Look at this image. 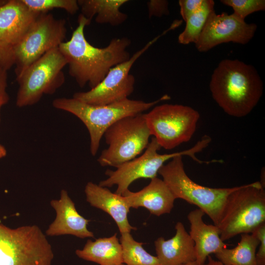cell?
<instances>
[{"mask_svg": "<svg viewBox=\"0 0 265 265\" xmlns=\"http://www.w3.org/2000/svg\"><path fill=\"white\" fill-rule=\"evenodd\" d=\"M90 23L80 14L71 38L58 47L67 62L69 75L80 87L88 84L90 89L97 86L111 68L130 59L127 49L131 43L128 38H115L105 48L93 46L84 32Z\"/></svg>", "mask_w": 265, "mask_h": 265, "instance_id": "cell-1", "label": "cell"}, {"mask_svg": "<svg viewBox=\"0 0 265 265\" xmlns=\"http://www.w3.org/2000/svg\"><path fill=\"white\" fill-rule=\"evenodd\" d=\"M209 86L219 106L237 118L248 115L263 94V83L256 69L238 59L221 60L212 75Z\"/></svg>", "mask_w": 265, "mask_h": 265, "instance_id": "cell-2", "label": "cell"}, {"mask_svg": "<svg viewBox=\"0 0 265 265\" xmlns=\"http://www.w3.org/2000/svg\"><path fill=\"white\" fill-rule=\"evenodd\" d=\"M170 99V97L165 94L151 102L128 98L110 104L94 105L74 98L62 97L54 99L52 104L56 109L74 115L84 124L90 136V153L95 156L105 132L114 123L124 117L142 113L159 103Z\"/></svg>", "mask_w": 265, "mask_h": 265, "instance_id": "cell-3", "label": "cell"}, {"mask_svg": "<svg viewBox=\"0 0 265 265\" xmlns=\"http://www.w3.org/2000/svg\"><path fill=\"white\" fill-rule=\"evenodd\" d=\"M182 157L177 156L171 159L158 173L176 199L196 206L217 226L228 196L239 186L212 188L194 182L185 171Z\"/></svg>", "mask_w": 265, "mask_h": 265, "instance_id": "cell-4", "label": "cell"}, {"mask_svg": "<svg viewBox=\"0 0 265 265\" xmlns=\"http://www.w3.org/2000/svg\"><path fill=\"white\" fill-rule=\"evenodd\" d=\"M265 223V191L260 182L240 186L228 197L217 226L222 241L252 233Z\"/></svg>", "mask_w": 265, "mask_h": 265, "instance_id": "cell-5", "label": "cell"}, {"mask_svg": "<svg viewBox=\"0 0 265 265\" xmlns=\"http://www.w3.org/2000/svg\"><path fill=\"white\" fill-rule=\"evenodd\" d=\"M211 138L204 135L193 147L182 151L160 154L158 151L161 148L156 139L152 137L142 155L116 167L115 170H107L106 174L108 178L101 181L99 185L111 187L117 185L115 193L122 195L134 181L141 179H150L157 177L160 168L165 163L177 156H187L199 163H209L210 161L201 160L196 154L201 152L211 143Z\"/></svg>", "mask_w": 265, "mask_h": 265, "instance_id": "cell-6", "label": "cell"}, {"mask_svg": "<svg viewBox=\"0 0 265 265\" xmlns=\"http://www.w3.org/2000/svg\"><path fill=\"white\" fill-rule=\"evenodd\" d=\"M54 254L36 225L10 228L0 223V265H52Z\"/></svg>", "mask_w": 265, "mask_h": 265, "instance_id": "cell-7", "label": "cell"}, {"mask_svg": "<svg viewBox=\"0 0 265 265\" xmlns=\"http://www.w3.org/2000/svg\"><path fill=\"white\" fill-rule=\"evenodd\" d=\"M67 62L58 47L52 49L16 77L19 87L16 104L19 107L37 103L44 95L54 94L65 82Z\"/></svg>", "mask_w": 265, "mask_h": 265, "instance_id": "cell-8", "label": "cell"}, {"mask_svg": "<svg viewBox=\"0 0 265 265\" xmlns=\"http://www.w3.org/2000/svg\"><path fill=\"white\" fill-rule=\"evenodd\" d=\"M151 134L144 113L122 118L105 132L108 145L98 159L102 166L117 167L139 155L149 143Z\"/></svg>", "mask_w": 265, "mask_h": 265, "instance_id": "cell-9", "label": "cell"}, {"mask_svg": "<svg viewBox=\"0 0 265 265\" xmlns=\"http://www.w3.org/2000/svg\"><path fill=\"white\" fill-rule=\"evenodd\" d=\"M144 114L151 135L166 150L189 141L200 117L189 106L171 104L157 105Z\"/></svg>", "mask_w": 265, "mask_h": 265, "instance_id": "cell-10", "label": "cell"}, {"mask_svg": "<svg viewBox=\"0 0 265 265\" xmlns=\"http://www.w3.org/2000/svg\"><path fill=\"white\" fill-rule=\"evenodd\" d=\"M67 28L64 19L40 13L24 36L13 46L16 77L44 54L64 42Z\"/></svg>", "mask_w": 265, "mask_h": 265, "instance_id": "cell-11", "label": "cell"}, {"mask_svg": "<svg viewBox=\"0 0 265 265\" xmlns=\"http://www.w3.org/2000/svg\"><path fill=\"white\" fill-rule=\"evenodd\" d=\"M172 29V27L170 26L135 52L129 59L111 68L95 87L88 91L76 92L73 98L94 105H106L128 99L133 91L135 83L134 77L129 73L132 67L160 37Z\"/></svg>", "mask_w": 265, "mask_h": 265, "instance_id": "cell-12", "label": "cell"}, {"mask_svg": "<svg viewBox=\"0 0 265 265\" xmlns=\"http://www.w3.org/2000/svg\"><path fill=\"white\" fill-rule=\"evenodd\" d=\"M257 28L256 24H248L233 13L216 14L214 10L209 15L195 47L200 52H206L222 43L246 44Z\"/></svg>", "mask_w": 265, "mask_h": 265, "instance_id": "cell-13", "label": "cell"}, {"mask_svg": "<svg viewBox=\"0 0 265 265\" xmlns=\"http://www.w3.org/2000/svg\"><path fill=\"white\" fill-rule=\"evenodd\" d=\"M50 204L55 211L56 216L47 229L46 235H70L81 238L94 237L87 228L90 220L78 212L66 190L62 189L59 199L52 200Z\"/></svg>", "mask_w": 265, "mask_h": 265, "instance_id": "cell-14", "label": "cell"}, {"mask_svg": "<svg viewBox=\"0 0 265 265\" xmlns=\"http://www.w3.org/2000/svg\"><path fill=\"white\" fill-rule=\"evenodd\" d=\"M40 14L30 9L22 0H7L0 6V41L16 45Z\"/></svg>", "mask_w": 265, "mask_h": 265, "instance_id": "cell-15", "label": "cell"}, {"mask_svg": "<svg viewBox=\"0 0 265 265\" xmlns=\"http://www.w3.org/2000/svg\"><path fill=\"white\" fill-rule=\"evenodd\" d=\"M122 195L130 208L143 207L158 216L170 213L176 199L163 180L157 177L141 190L132 192L127 189Z\"/></svg>", "mask_w": 265, "mask_h": 265, "instance_id": "cell-16", "label": "cell"}, {"mask_svg": "<svg viewBox=\"0 0 265 265\" xmlns=\"http://www.w3.org/2000/svg\"><path fill=\"white\" fill-rule=\"evenodd\" d=\"M84 192L86 201L91 206L103 210L111 216L121 234L136 229L129 222L127 215L130 208L123 195L113 193L107 187L91 182L86 185Z\"/></svg>", "mask_w": 265, "mask_h": 265, "instance_id": "cell-17", "label": "cell"}, {"mask_svg": "<svg viewBox=\"0 0 265 265\" xmlns=\"http://www.w3.org/2000/svg\"><path fill=\"white\" fill-rule=\"evenodd\" d=\"M204 212L198 208L191 211L187 215L190 224L189 235L194 243L195 261L201 265H204L211 254H215L227 247V245L220 238L218 227L204 222Z\"/></svg>", "mask_w": 265, "mask_h": 265, "instance_id": "cell-18", "label": "cell"}, {"mask_svg": "<svg viewBox=\"0 0 265 265\" xmlns=\"http://www.w3.org/2000/svg\"><path fill=\"white\" fill-rule=\"evenodd\" d=\"M176 233L172 238L165 240L158 238L155 246L160 265H181L195 261L194 243L181 222L175 225Z\"/></svg>", "mask_w": 265, "mask_h": 265, "instance_id": "cell-19", "label": "cell"}, {"mask_svg": "<svg viewBox=\"0 0 265 265\" xmlns=\"http://www.w3.org/2000/svg\"><path fill=\"white\" fill-rule=\"evenodd\" d=\"M76 254L83 260L100 265H118L123 264L122 249L116 234L109 238L89 239L82 249Z\"/></svg>", "mask_w": 265, "mask_h": 265, "instance_id": "cell-20", "label": "cell"}, {"mask_svg": "<svg viewBox=\"0 0 265 265\" xmlns=\"http://www.w3.org/2000/svg\"><path fill=\"white\" fill-rule=\"evenodd\" d=\"M81 14L91 21L95 16L98 24H108L112 26L122 24L127 19L126 14L120 11V7L128 0H78Z\"/></svg>", "mask_w": 265, "mask_h": 265, "instance_id": "cell-21", "label": "cell"}, {"mask_svg": "<svg viewBox=\"0 0 265 265\" xmlns=\"http://www.w3.org/2000/svg\"><path fill=\"white\" fill-rule=\"evenodd\" d=\"M259 244V241L253 234H242L236 247L224 248L215 255L224 265H257L256 254Z\"/></svg>", "mask_w": 265, "mask_h": 265, "instance_id": "cell-22", "label": "cell"}, {"mask_svg": "<svg viewBox=\"0 0 265 265\" xmlns=\"http://www.w3.org/2000/svg\"><path fill=\"white\" fill-rule=\"evenodd\" d=\"M121 234L123 263L127 265H160L158 257L148 253L142 247L143 243L135 241L130 233Z\"/></svg>", "mask_w": 265, "mask_h": 265, "instance_id": "cell-23", "label": "cell"}, {"mask_svg": "<svg viewBox=\"0 0 265 265\" xmlns=\"http://www.w3.org/2000/svg\"><path fill=\"white\" fill-rule=\"evenodd\" d=\"M214 6L213 0H204L201 8L187 19L184 30L178 36L180 44L186 45L196 43L209 15L214 10Z\"/></svg>", "mask_w": 265, "mask_h": 265, "instance_id": "cell-24", "label": "cell"}, {"mask_svg": "<svg viewBox=\"0 0 265 265\" xmlns=\"http://www.w3.org/2000/svg\"><path fill=\"white\" fill-rule=\"evenodd\" d=\"M31 10L38 13H48L54 9H62L73 15L80 9L76 0H22Z\"/></svg>", "mask_w": 265, "mask_h": 265, "instance_id": "cell-25", "label": "cell"}, {"mask_svg": "<svg viewBox=\"0 0 265 265\" xmlns=\"http://www.w3.org/2000/svg\"><path fill=\"white\" fill-rule=\"evenodd\" d=\"M223 4L233 9V14L245 20L249 15L265 10V0H221Z\"/></svg>", "mask_w": 265, "mask_h": 265, "instance_id": "cell-26", "label": "cell"}, {"mask_svg": "<svg viewBox=\"0 0 265 265\" xmlns=\"http://www.w3.org/2000/svg\"><path fill=\"white\" fill-rule=\"evenodd\" d=\"M14 63L13 46L0 41V71H8Z\"/></svg>", "mask_w": 265, "mask_h": 265, "instance_id": "cell-27", "label": "cell"}, {"mask_svg": "<svg viewBox=\"0 0 265 265\" xmlns=\"http://www.w3.org/2000/svg\"><path fill=\"white\" fill-rule=\"evenodd\" d=\"M204 0H180V15L185 22L192 14L199 10L202 7Z\"/></svg>", "mask_w": 265, "mask_h": 265, "instance_id": "cell-28", "label": "cell"}, {"mask_svg": "<svg viewBox=\"0 0 265 265\" xmlns=\"http://www.w3.org/2000/svg\"><path fill=\"white\" fill-rule=\"evenodd\" d=\"M149 17H160L169 14V2L165 0H151L147 2Z\"/></svg>", "mask_w": 265, "mask_h": 265, "instance_id": "cell-29", "label": "cell"}, {"mask_svg": "<svg viewBox=\"0 0 265 265\" xmlns=\"http://www.w3.org/2000/svg\"><path fill=\"white\" fill-rule=\"evenodd\" d=\"M251 234L259 241V248L256 254L257 265H265V223L261 224Z\"/></svg>", "mask_w": 265, "mask_h": 265, "instance_id": "cell-30", "label": "cell"}, {"mask_svg": "<svg viewBox=\"0 0 265 265\" xmlns=\"http://www.w3.org/2000/svg\"><path fill=\"white\" fill-rule=\"evenodd\" d=\"M7 71H0V98L8 95L6 92Z\"/></svg>", "mask_w": 265, "mask_h": 265, "instance_id": "cell-31", "label": "cell"}, {"mask_svg": "<svg viewBox=\"0 0 265 265\" xmlns=\"http://www.w3.org/2000/svg\"><path fill=\"white\" fill-rule=\"evenodd\" d=\"M207 258L208 263H205L204 265H224L220 261L213 259L210 255L208 256Z\"/></svg>", "mask_w": 265, "mask_h": 265, "instance_id": "cell-32", "label": "cell"}, {"mask_svg": "<svg viewBox=\"0 0 265 265\" xmlns=\"http://www.w3.org/2000/svg\"><path fill=\"white\" fill-rule=\"evenodd\" d=\"M9 101V96H5L0 98V110L1 107L6 104Z\"/></svg>", "mask_w": 265, "mask_h": 265, "instance_id": "cell-33", "label": "cell"}, {"mask_svg": "<svg viewBox=\"0 0 265 265\" xmlns=\"http://www.w3.org/2000/svg\"><path fill=\"white\" fill-rule=\"evenodd\" d=\"M6 153L5 147L0 144V159L4 157L6 155Z\"/></svg>", "mask_w": 265, "mask_h": 265, "instance_id": "cell-34", "label": "cell"}, {"mask_svg": "<svg viewBox=\"0 0 265 265\" xmlns=\"http://www.w3.org/2000/svg\"><path fill=\"white\" fill-rule=\"evenodd\" d=\"M181 265H201L197 263L195 261L191 262H189L186 264H183Z\"/></svg>", "mask_w": 265, "mask_h": 265, "instance_id": "cell-35", "label": "cell"}, {"mask_svg": "<svg viewBox=\"0 0 265 265\" xmlns=\"http://www.w3.org/2000/svg\"><path fill=\"white\" fill-rule=\"evenodd\" d=\"M6 1L7 0H0V6L5 3Z\"/></svg>", "mask_w": 265, "mask_h": 265, "instance_id": "cell-36", "label": "cell"}, {"mask_svg": "<svg viewBox=\"0 0 265 265\" xmlns=\"http://www.w3.org/2000/svg\"><path fill=\"white\" fill-rule=\"evenodd\" d=\"M118 265H124L123 263V264H121Z\"/></svg>", "mask_w": 265, "mask_h": 265, "instance_id": "cell-37", "label": "cell"}]
</instances>
